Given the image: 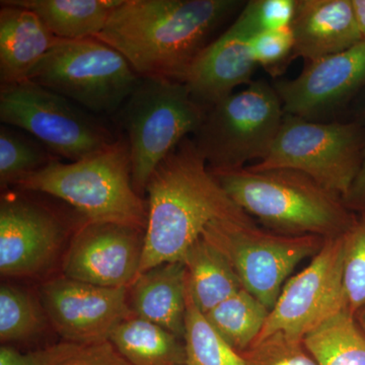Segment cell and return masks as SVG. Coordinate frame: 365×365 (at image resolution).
Segmentation results:
<instances>
[{
    "label": "cell",
    "mask_w": 365,
    "mask_h": 365,
    "mask_svg": "<svg viewBox=\"0 0 365 365\" xmlns=\"http://www.w3.org/2000/svg\"><path fill=\"white\" fill-rule=\"evenodd\" d=\"M239 0H122L98 39L123 55L140 78L184 83L211 36Z\"/></svg>",
    "instance_id": "6da1fadb"
},
{
    "label": "cell",
    "mask_w": 365,
    "mask_h": 365,
    "mask_svg": "<svg viewBox=\"0 0 365 365\" xmlns=\"http://www.w3.org/2000/svg\"><path fill=\"white\" fill-rule=\"evenodd\" d=\"M148 222L140 271L182 262L210 223L253 220L232 200L187 137L160 163L146 185Z\"/></svg>",
    "instance_id": "7a4b0ae2"
},
{
    "label": "cell",
    "mask_w": 365,
    "mask_h": 365,
    "mask_svg": "<svg viewBox=\"0 0 365 365\" xmlns=\"http://www.w3.org/2000/svg\"><path fill=\"white\" fill-rule=\"evenodd\" d=\"M209 170L240 208L271 232L335 239L356 222L342 197L297 170Z\"/></svg>",
    "instance_id": "3957f363"
},
{
    "label": "cell",
    "mask_w": 365,
    "mask_h": 365,
    "mask_svg": "<svg viewBox=\"0 0 365 365\" xmlns=\"http://www.w3.org/2000/svg\"><path fill=\"white\" fill-rule=\"evenodd\" d=\"M16 187L68 203L88 222H113L145 230L148 209L132 182L126 136L101 153L64 163L53 160Z\"/></svg>",
    "instance_id": "277c9868"
},
{
    "label": "cell",
    "mask_w": 365,
    "mask_h": 365,
    "mask_svg": "<svg viewBox=\"0 0 365 365\" xmlns=\"http://www.w3.org/2000/svg\"><path fill=\"white\" fill-rule=\"evenodd\" d=\"M205 111L185 83L140 78L118 112L130 146L132 182L139 195L170 151L198 130Z\"/></svg>",
    "instance_id": "5b68a950"
},
{
    "label": "cell",
    "mask_w": 365,
    "mask_h": 365,
    "mask_svg": "<svg viewBox=\"0 0 365 365\" xmlns=\"http://www.w3.org/2000/svg\"><path fill=\"white\" fill-rule=\"evenodd\" d=\"M284 116L274 86L253 81L208 108L193 140L209 170L240 169L267 157Z\"/></svg>",
    "instance_id": "8992f818"
},
{
    "label": "cell",
    "mask_w": 365,
    "mask_h": 365,
    "mask_svg": "<svg viewBox=\"0 0 365 365\" xmlns=\"http://www.w3.org/2000/svg\"><path fill=\"white\" fill-rule=\"evenodd\" d=\"M95 115L121 109L140 76L123 55L98 38L59 39L29 78Z\"/></svg>",
    "instance_id": "52a82bcc"
},
{
    "label": "cell",
    "mask_w": 365,
    "mask_h": 365,
    "mask_svg": "<svg viewBox=\"0 0 365 365\" xmlns=\"http://www.w3.org/2000/svg\"><path fill=\"white\" fill-rule=\"evenodd\" d=\"M364 148L359 121L322 123L285 114L267 157L248 168L297 170L345 199L361 170Z\"/></svg>",
    "instance_id": "ba28073f"
},
{
    "label": "cell",
    "mask_w": 365,
    "mask_h": 365,
    "mask_svg": "<svg viewBox=\"0 0 365 365\" xmlns=\"http://www.w3.org/2000/svg\"><path fill=\"white\" fill-rule=\"evenodd\" d=\"M0 120L71 163L105 150L120 137L93 113L30 79L1 86Z\"/></svg>",
    "instance_id": "9c48e42d"
},
{
    "label": "cell",
    "mask_w": 365,
    "mask_h": 365,
    "mask_svg": "<svg viewBox=\"0 0 365 365\" xmlns=\"http://www.w3.org/2000/svg\"><path fill=\"white\" fill-rule=\"evenodd\" d=\"M201 237L225 256L242 287L269 311L295 266L314 257L325 241L317 235L262 230L253 220H218L210 223Z\"/></svg>",
    "instance_id": "30bf717a"
},
{
    "label": "cell",
    "mask_w": 365,
    "mask_h": 365,
    "mask_svg": "<svg viewBox=\"0 0 365 365\" xmlns=\"http://www.w3.org/2000/svg\"><path fill=\"white\" fill-rule=\"evenodd\" d=\"M343 256L344 235L326 239L309 266L285 282L255 343L277 332L304 340L344 311Z\"/></svg>",
    "instance_id": "8fae6325"
},
{
    "label": "cell",
    "mask_w": 365,
    "mask_h": 365,
    "mask_svg": "<svg viewBox=\"0 0 365 365\" xmlns=\"http://www.w3.org/2000/svg\"><path fill=\"white\" fill-rule=\"evenodd\" d=\"M40 299L55 331L66 342L81 346L109 341L132 314L129 288L98 287L64 275L45 282Z\"/></svg>",
    "instance_id": "7c38bea8"
},
{
    "label": "cell",
    "mask_w": 365,
    "mask_h": 365,
    "mask_svg": "<svg viewBox=\"0 0 365 365\" xmlns=\"http://www.w3.org/2000/svg\"><path fill=\"white\" fill-rule=\"evenodd\" d=\"M144 230L113 222H85L72 237L63 275L109 288H130L143 261Z\"/></svg>",
    "instance_id": "4fadbf2b"
},
{
    "label": "cell",
    "mask_w": 365,
    "mask_h": 365,
    "mask_svg": "<svg viewBox=\"0 0 365 365\" xmlns=\"http://www.w3.org/2000/svg\"><path fill=\"white\" fill-rule=\"evenodd\" d=\"M66 225L49 209L21 196L0 203V272L30 277L52 265L66 239Z\"/></svg>",
    "instance_id": "5bb4252c"
},
{
    "label": "cell",
    "mask_w": 365,
    "mask_h": 365,
    "mask_svg": "<svg viewBox=\"0 0 365 365\" xmlns=\"http://www.w3.org/2000/svg\"><path fill=\"white\" fill-rule=\"evenodd\" d=\"M273 86L290 116L313 120L337 109L365 86V40L346 51L306 62L297 78Z\"/></svg>",
    "instance_id": "9a60e30c"
},
{
    "label": "cell",
    "mask_w": 365,
    "mask_h": 365,
    "mask_svg": "<svg viewBox=\"0 0 365 365\" xmlns=\"http://www.w3.org/2000/svg\"><path fill=\"white\" fill-rule=\"evenodd\" d=\"M256 66L248 38L228 28L197 57L184 83L197 104L207 110L237 86L253 83Z\"/></svg>",
    "instance_id": "2e32d148"
},
{
    "label": "cell",
    "mask_w": 365,
    "mask_h": 365,
    "mask_svg": "<svg viewBox=\"0 0 365 365\" xmlns=\"http://www.w3.org/2000/svg\"><path fill=\"white\" fill-rule=\"evenodd\" d=\"M294 60L314 61L364 41L352 0H297Z\"/></svg>",
    "instance_id": "e0dca14e"
},
{
    "label": "cell",
    "mask_w": 365,
    "mask_h": 365,
    "mask_svg": "<svg viewBox=\"0 0 365 365\" xmlns=\"http://www.w3.org/2000/svg\"><path fill=\"white\" fill-rule=\"evenodd\" d=\"M132 314L184 340L187 312V268L168 262L139 274L129 288Z\"/></svg>",
    "instance_id": "ac0fdd59"
},
{
    "label": "cell",
    "mask_w": 365,
    "mask_h": 365,
    "mask_svg": "<svg viewBox=\"0 0 365 365\" xmlns=\"http://www.w3.org/2000/svg\"><path fill=\"white\" fill-rule=\"evenodd\" d=\"M59 38L30 9L4 0L0 9V81L11 85L29 78Z\"/></svg>",
    "instance_id": "d6986e66"
},
{
    "label": "cell",
    "mask_w": 365,
    "mask_h": 365,
    "mask_svg": "<svg viewBox=\"0 0 365 365\" xmlns=\"http://www.w3.org/2000/svg\"><path fill=\"white\" fill-rule=\"evenodd\" d=\"M11 6L34 11L51 31L63 40L97 38L110 14L122 0H4Z\"/></svg>",
    "instance_id": "ffe728a7"
},
{
    "label": "cell",
    "mask_w": 365,
    "mask_h": 365,
    "mask_svg": "<svg viewBox=\"0 0 365 365\" xmlns=\"http://www.w3.org/2000/svg\"><path fill=\"white\" fill-rule=\"evenodd\" d=\"M109 341L131 365H186L184 340L133 314L114 329Z\"/></svg>",
    "instance_id": "44dd1931"
},
{
    "label": "cell",
    "mask_w": 365,
    "mask_h": 365,
    "mask_svg": "<svg viewBox=\"0 0 365 365\" xmlns=\"http://www.w3.org/2000/svg\"><path fill=\"white\" fill-rule=\"evenodd\" d=\"M182 262L187 268L190 294L203 314L242 288L225 256L202 237L192 245Z\"/></svg>",
    "instance_id": "7402d4cb"
},
{
    "label": "cell",
    "mask_w": 365,
    "mask_h": 365,
    "mask_svg": "<svg viewBox=\"0 0 365 365\" xmlns=\"http://www.w3.org/2000/svg\"><path fill=\"white\" fill-rule=\"evenodd\" d=\"M304 344L318 365H365V333L346 309L307 334Z\"/></svg>",
    "instance_id": "603a6c76"
},
{
    "label": "cell",
    "mask_w": 365,
    "mask_h": 365,
    "mask_svg": "<svg viewBox=\"0 0 365 365\" xmlns=\"http://www.w3.org/2000/svg\"><path fill=\"white\" fill-rule=\"evenodd\" d=\"M269 313L260 300L242 288L204 314L223 340L242 354L260 335Z\"/></svg>",
    "instance_id": "cb8c5ba5"
},
{
    "label": "cell",
    "mask_w": 365,
    "mask_h": 365,
    "mask_svg": "<svg viewBox=\"0 0 365 365\" xmlns=\"http://www.w3.org/2000/svg\"><path fill=\"white\" fill-rule=\"evenodd\" d=\"M184 343L186 365H245L242 355L223 340L196 306L188 282Z\"/></svg>",
    "instance_id": "d4e9b609"
},
{
    "label": "cell",
    "mask_w": 365,
    "mask_h": 365,
    "mask_svg": "<svg viewBox=\"0 0 365 365\" xmlns=\"http://www.w3.org/2000/svg\"><path fill=\"white\" fill-rule=\"evenodd\" d=\"M57 158L26 132L2 124L0 127V182L16 186L21 180L42 170Z\"/></svg>",
    "instance_id": "484cf974"
},
{
    "label": "cell",
    "mask_w": 365,
    "mask_h": 365,
    "mask_svg": "<svg viewBox=\"0 0 365 365\" xmlns=\"http://www.w3.org/2000/svg\"><path fill=\"white\" fill-rule=\"evenodd\" d=\"M41 299L28 290L11 284L0 287V340L21 342L42 332L47 323Z\"/></svg>",
    "instance_id": "4316f807"
},
{
    "label": "cell",
    "mask_w": 365,
    "mask_h": 365,
    "mask_svg": "<svg viewBox=\"0 0 365 365\" xmlns=\"http://www.w3.org/2000/svg\"><path fill=\"white\" fill-rule=\"evenodd\" d=\"M343 289L346 311L355 316L365 309V211L344 235Z\"/></svg>",
    "instance_id": "83f0119b"
},
{
    "label": "cell",
    "mask_w": 365,
    "mask_h": 365,
    "mask_svg": "<svg viewBox=\"0 0 365 365\" xmlns=\"http://www.w3.org/2000/svg\"><path fill=\"white\" fill-rule=\"evenodd\" d=\"M297 0H252L230 26L251 40L258 34L292 26Z\"/></svg>",
    "instance_id": "f1b7e54d"
},
{
    "label": "cell",
    "mask_w": 365,
    "mask_h": 365,
    "mask_svg": "<svg viewBox=\"0 0 365 365\" xmlns=\"http://www.w3.org/2000/svg\"><path fill=\"white\" fill-rule=\"evenodd\" d=\"M245 365H318L304 340L282 332L274 333L242 353Z\"/></svg>",
    "instance_id": "f546056e"
},
{
    "label": "cell",
    "mask_w": 365,
    "mask_h": 365,
    "mask_svg": "<svg viewBox=\"0 0 365 365\" xmlns=\"http://www.w3.org/2000/svg\"><path fill=\"white\" fill-rule=\"evenodd\" d=\"M257 66L276 78L294 60V36L292 26L258 34L250 40Z\"/></svg>",
    "instance_id": "4dcf8cb0"
},
{
    "label": "cell",
    "mask_w": 365,
    "mask_h": 365,
    "mask_svg": "<svg viewBox=\"0 0 365 365\" xmlns=\"http://www.w3.org/2000/svg\"><path fill=\"white\" fill-rule=\"evenodd\" d=\"M86 346L63 342L42 349L23 353L11 346L0 348V365H59L85 348Z\"/></svg>",
    "instance_id": "1f68e13d"
},
{
    "label": "cell",
    "mask_w": 365,
    "mask_h": 365,
    "mask_svg": "<svg viewBox=\"0 0 365 365\" xmlns=\"http://www.w3.org/2000/svg\"><path fill=\"white\" fill-rule=\"evenodd\" d=\"M59 365H131L110 341L86 346L78 354Z\"/></svg>",
    "instance_id": "d6a6232c"
},
{
    "label": "cell",
    "mask_w": 365,
    "mask_h": 365,
    "mask_svg": "<svg viewBox=\"0 0 365 365\" xmlns=\"http://www.w3.org/2000/svg\"><path fill=\"white\" fill-rule=\"evenodd\" d=\"M359 121L364 128V162L359 177L355 180L351 190L344 199L347 207L356 215L365 211V109L364 116Z\"/></svg>",
    "instance_id": "836d02e7"
},
{
    "label": "cell",
    "mask_w": 365,
    "mask_h": 365,
    "mask_svg": "<svg viewBox=\"0 0 365 365\" xmlns=\"http://www.w3.org/2000/svg\"><path fill=\"white\" fill-rule=\"evenodd\" d=\"M362 37L365 40V0H352Z\"/></svg>",
    "instance_id": "e575fe53"
},
{
    "label": "cell",
    "mask_w": 365,
    "mask_h": 365,
    "mask_svg": "<svg viewBox=\"0 0 365 365\" xmlns=\"http://www.w3.org/2000/svg\"><path fill=\"white\" fill-rule=\"evenodd\" d=\"M354 317L360 328H361L362 331L365 333V309H360Z\"/></svg>",
    "instance_id": "d590c367"
}]
</instances>
